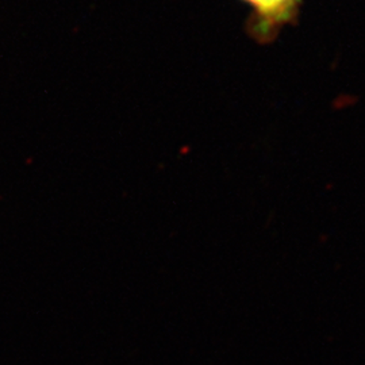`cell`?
Masks as SVG:
<instances>
[{"label": "cell", "instance_id": "cell-1", "mask_svg": "<svg viewBox=\"0 0 365 365\" xmlns=\"http://www.w3.org/2000/svg\"><path fill=\"white\" fill-rule=\"evenodd\" d=\"M250 9L247 31L250 38L268 43L279 37L284 27L294 25L302 0H241Z\"/></svg>", "mask_w": 365, "mask_h": 365}]
</instances>
